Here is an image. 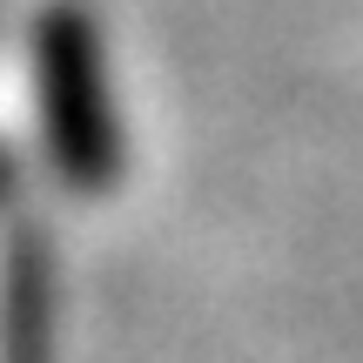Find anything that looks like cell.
I'll use <instances>...</instances> for the list:
<instances>
[{"label":"cell","mask_w":363,"mask_h":363,"mask_svg":"<svg viewBox=\"0 0 363 363\" xmlns=\"http://www.w3.org/2000/svg\"><path fill=\"white\" fill-rule=\"evenodd\" d=\"M40 67V128L74 189H101L115 175V121H108V81H101V34L88 7L61 0L40 13L34 34Z\"/></svg>","instance_id":"1"}]
</instances>
